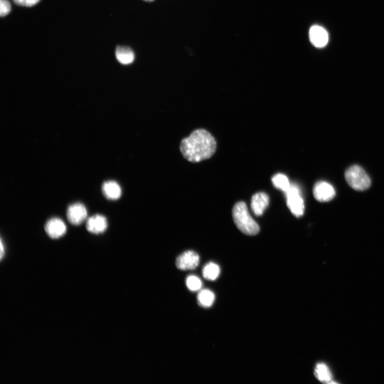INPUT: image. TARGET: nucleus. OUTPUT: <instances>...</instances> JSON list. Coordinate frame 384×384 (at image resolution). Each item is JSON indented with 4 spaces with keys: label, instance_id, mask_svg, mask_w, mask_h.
Listing matches in <instances>:
<instances>
[{
    "label": "nucleus",
    "instance_id": "obj_2",
    "mask_svg": "<svg viewBox=\"0 0 384 384\" xmlns=\"http://www.w3.org/2000/svg\"><path fill=\"white\" fill-rule=\"evenodd\" d=\"M232 215L235 224L243 233L255 235L260 232L259 225L251 217L244 202H238L234 205Z\"/></svg>",
    "mask_w": 384,
    "mask_h": 384
},
{
    "label": "nucleus",
    "instance_id": "obj_1",
    "mask_svg": "<svg viewBox=\"0 0 384 384\" xmlns=\"http://www.w3.org/2000/svg\"><path fill=\"white\" fill-rule=\"evenodd\" d=\"M217 149L216 141L207 130L199 129L193 131L184 139L180 150L184 158L191 162H199L210 159Z\"/></svg>",
    "mask_w": 384,
    "mask_h": 384
},
{
    "label": "nucleus",
    "instance_id": "obj_10",
    "mask_svg": "<svg viewBox=\"0 0 384 384\" xmlns=\"http://www.w3.org/2000/svg\"><path fill=\"white\" fill-rule=\"evenodd\" d=\"M270 202L269 196L266 193L259 192L252 196L251 207L257 216L263 215L265 210L269 206Z\"/></svg>",
    "mask_w": 384,
    "mask_h": 384
},
{
    "label": "nucleus",
    "instance_id": "obj_20",
    "mask_svg": "<svg viewBox=\"0 0 384 384\" xmlns=\"http://www.w3.org/2000/svg\"><path fill=\"white\" fill-rule=\"evenodd\" d=\"M41 0H13L14 3L22 7H31L38 4Z\"/></svg>",
    "mask_w": 384,
    "mask_h": 384
},
{
    "label": "nucleus",
    "instance_id": "obj_18",
    "mask_svg": "<svg viewBox=\"0 0 384 384\" xmlns=\"http://www.w3.org/2000/svg\"><path fill=\"white\" fill-rule=\"evenodd\" d=\"M186 286L192 292H196L200 290L202 286L201 280L195 276L188 277L186 281Z\"/></svg>",
    "mask_w": 384,
    "mask_h": 384
},
{
    "label": "nucleus",
    "instance_id": "obj_13",
    "mask_svg": "<svg viewBox=\"0 0 384 384\" xmlns=\"http://www.w3.org/2000/svg\"><path fill=\"white\" fill-rule=\"evenodd\" d=\"M115 56L117 61L123 65L133 63L135 60V54L130 47L117 46L115 50Z\"/></svg>",
    "mask_w": 384,
    "mask_h": 384
},
{
    "label": "nucleus",
    "instance_id": "obj_9",
    "mask_svg": "<svg viewBox=\"0 0 384 384\" xmlns=\"http://www.w3.org/2000/svg\"><path fill=\"white\" fill-rule=\"evenodd\" d=\"M309 37L312 44L317 48L325 47L328 44L329 40L327 32L318 25L313 26L311 28Z\"/></svg>",
    "mask_w": 384,
    "mask_h": 384
},
{
    "label": "nucleus",
    "instance_id": "obj_19",
    "mask_svg": "<svg viewBox=\"0 0 384 384\" xmlns=\"http://www.w3.org/2000/svg\"><path fill=\"white\" fill-rule=\"evenodd\" d=\"M12 10L11 4L8 0H0V15L2 17L10 14Z\"/></svg>",
    "mask_w": 384,
    "mask_h": 384
},
{
    "label": "nucleus",
    "instance_id": "obj_16",
    "mask_svg": "<svg viewBox=\"0 0 384 384\" xmlns=\"http://www.w3.org/2000/svg\"><path fill=\"white\" fill-rule=\"evenodd\" d=\"M315 375L322 382H330L332 380V374L328 367L324 363H319L316 366Z\"/></svg>",
    "mask_w": 384,
    "mask_h": 384
},
{
    "label": "nucleus",
    "instance_id": "obj_15",
    "mask_svg": "<svg viewBox=\"0 0 384 384\" xmlns=\"http://www.w3.org/2000/svg\"><path fill=\"white\" fill-rule=\"evenodd\" d=\"M215 300L214 293L208 289L202 290L198 294V301L200 306L203 307H211Z\"/></svg>",
    "mask_w": 384,
    "mask_h": 384
},
{
    "label": "nucleus",
    "instance_id": "obj_17",
    "mask_svg": "<svg viewBox=\"0 0 384 384\" xmlns=\"http://www.w3.org/2000/svg\"><path fill=\"white\" fill-rule=\"evenodd\" d=\"M272 181L273 185L277 189L285 193L288 190L290 185H291L288 177L283 174H278L273 176Z\"/></svg>",
    "mask_w": 384,
    "mask_h": 384
},
{
    "label": "nucleus",
    "instance_id": "obj_4",
    "mask_svg": "<svg viewBox=\"0 0 384 384\" xmlns=\"http://www.w3.org/2000/svg\"><path fill=\"white\" fill-rule=\"evenodd\" d=\"M287 206L296 217H302L305 210L304 201L299 187L294 184L290 185L285 193Z\"/></svg>",
    "mask_w": 384,
    "mask_h": 384
},
{
    "label": "nucleus",
    "instance_id": "obj_7",
    "mask_svg": "<svg viewBox=\"0 0 384 384\" xmlns=\"http://www.w3.org/2000/svg\"><path fill=\"white\" fill-rule=\"evenodd\" d=\"M88 212L86 208L81 203L71 205L67 211V217L70 223L74 225H79L87 219Z\"/></svg>",
    "mask_w": 384,
    "mask_h": 384
},
{
    "label": "nucleus",
    "instance_id": "obj_12",
    "mask_svg": "<svg viewBox=\"0 0 384 384\" xmlns=\"http://www.w3.org/2000/svg\"><path fill=\"white\" fill-rule=\"evenodd\" d=\"M102 192L110 200H116L121 197L122 191L120 186L114 181L105 182L102 186Z\"/></svg>",
    "mask_w": 384,
    "mask_h": 384
},
{
    "label": "nucleus",
    "instance_id": "obj_21",
    "mask_svg": "<svg viewBox=\"0 0 384 384\" xmlns=\"http://www.w3.org/2000/svg\"><path fill=\"white\" fill-rule=\"evenodd\" d=\"M5 254V248H4V245L3 244V242L2 240V238L1 240V254H0V256H1V259H3V258L4 257V255Z\"/></svg>",
    "mask_w": 384,
    "mask_h": 384
},
{
    "label": "nucleus",
    "instance_id": "obj_5",
    "mask_svg": "<svg viewBox=\"0 0 384 384\" xmlns=\"http://www.w3.org/2000/svg\"><path fill=\"white\" fill-rule=\"evenodd\" d=\"M200 257L199 254L192 250H188L176 260V265L179 270L186 271L194 270L199 266Z\"/></svg>",
    "mask_w": 384,
    "mask_h": 384
},
{
    "label": "nucleus",
    "instance_id": "obj_11",
    "mask_svg": "<svg viewBox=\"0 0 384 384\" xmlns=\"http://www.w3.org/2000/svg\"><path fill=\"white\" fill-rule=\"evenodd\" d=\"M107 221L105 217L96 215L90 217L87 221V229L91 233L98 234L105 231Z\"/></svg>",
    "mask_w": 384,
    "mask_h": 384
},
{
    "label": "nucleus",
    "instance_id": "obj_22",
    "mask_svg": "<svg viewBox=\"0 0 384 384\" xmlns=\"http://www.w3.org/2000/svg\"><path fill=\"white\" fill-rule=\"evenodd\" d=\"M144 1L147 2H152L155 1V0H144Z\"/></svg>",
    "mask_w": 384,
    "mask_h": 384
},
{
    "label": "nucleus",
    "instance_id": "obj_14",
    "mask_svg": "<svg viewBox=\"0 0 384 384\" xmlns=\"http://www.w3.org/2000/svg\"><path fill=\"white\" fill-rule=\"evenodd\" d=\"M220 269L215 263L210 262L206 265L202 270V275L204 279L209 281H215L219 276Z\"/></svg>",
    "mask_w": 384,
    "mask_h": 384
},
{
    "label": "nucleus",
    "instance_id": "obj_3",
    "mask_svg": "<svg viewBox=\"0 0 384 384\" xmlns=\"http://www.w3.org/2000/svg\"><path fill=\"white\" fill-rule=\"evenodd\" d=\"M348 185L356 191H365L370 187L371 180L364 170L359 166L354 165L348 168L345 174Z\"/></svg>",
    "mask_w": 384,
    "mask_h": 384
},
{
    "label": "nucleus",
    "instance_id": "obj_6",
    "mask_svg": "<svg viewBox=\"0 0 384 384\" xmlns=\"http://www.w3.org/2000/svg\"><path fill=\"white\" fill-rule=\"evenodd\" d=\"M314 198L320 202H328L334 198L336 192L330 184L320 181L315 184L313 189Z\"/></svg>",
    "mask_w": 384,
    "mask_h": 384
},
{
    "label": "nucleus",
    "instance_id": "obj_8",
    "mask_svg": "<svg viewBox=\"0 0 384 384\" xmlns=\"http://www.w3.org/2000/svg\"><path fill=\"white\" fill-rule=\"evenodd\" d=\"M47 234L52 238H58L66 232V226L64 221L59 218H54L48 221L45 225Z\"/></svg>",
    "mask_w": 384,
    "mask_h": 384
}]
</instances>
